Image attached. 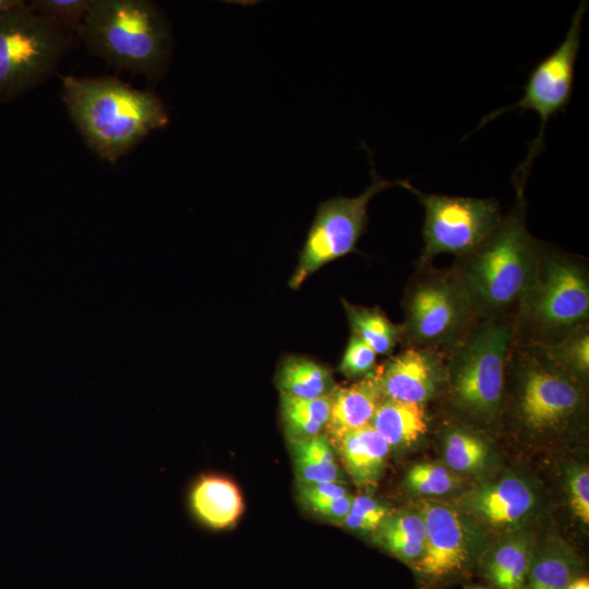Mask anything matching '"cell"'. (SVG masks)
<instances>
[{
    "label": "cell",
    "mask_w": 589,
    "mask_h": 589,
    "mask_svg": "<svg viewBox=\"0 0 589 589\" xmlns=\"http://www.w3.org/2000/svg\"><path fill=\"white\" fill-rule=\"evenodd\" d=\"M425 527L422 556L411 567L425 588H436L466 574L473 552L466 524L454 508L423 501L420 513Z\"/></svg>",
    "instance_id": "cell-12"
},
{
    "label": "cell",
    "mask_w": 589,
    "mask_h": 589,
    "mask_svg": "<svg viewBox=\"0 0 589 589\" xmlns=\"http://www.w3.org/2000/svg\"><path fill=\"white\" fill-rule=\"evenodd\" d=\"M376 543L411 567L422 556L425 527L421 515L387 516L375 530Z\"/></svg>",
    "instance_id": "cell-21"
},
{
    "label": "cell",
    "mask_w": 589,
    "mask_h": 589,
    "mask_svg": "<svg viewBox=\"0 0 589 589\" xmlns=\"http://www.w3.org/2000/svg\"><path fill=\"white\" fill-rule=\"evenodd\" d=\"M384 398L424 405L446 382L445 353L425 347H408L376 368Z\"/></svg>",
    "instance_id": "cell-13"
},
{
    "label": "cell",
    "mask_w": 589,
    "mask_h": 589,
    "mask_svg": "<svg viewBox=\"0 0 589 589\" xmlns=\"http://www.w3.org/2000/svg\"><path fill=\"white\" fill-rule=\"evenodd\" d=\"M587 8V1L579 3L561 45L540 61L530 73L522 97L513 105L491 112L481 123L484 125L497 116L518 108L522 111L532 110L539 116L540 131L531 144L526 160L516 172L515 183L525 184L532 160L541 148L549 119L564 110L569 104L580 46L581 22Z\"/></svg>",
    "instance_id": "cell-11"
},
{
    "label": "cell",
    "mask_w": 589,
    "mask_h": 589,
    "mask_svg": "<svg viewBox=\"0 0 589 589\" xmlns=\"http://www.w3.org/2000/svg\"><path fill=\"white\" fill-rule=\"evenodd\" d=\"M589 277L582 259L541 242L534 278L514 318L515 337L551 344L588 324Z\"/></svg>",
    "instance_id": "cell-5"
},
{
    "label": "cell",
    "mask_w": 589,
    "mask_h": 589,
    "mask_svg": "<svg viewBox=\"0 0 589 589\" xmlns=\"http://www.w3.org/2000/svg\"><path fill=\"white\" fill-rule=\"evenodd\" d=\"M23 2L24 1L22 0H0V12L16 7Z\"/></svg>",
    "instance_id": "cell-36"
},
{
    "label": "cell",
    "mask_w": 589,
    "mask_h": 589,
    "mask_svg": "<svg viewBox=\"0 0 589 589\" xmlns=\"http://www.w3.org/2000/svg\"><path fill=\"white\" fill-rule=\"evenodd\" d=\"M569 501L574 515L582 522H589V471L587 467L576 468L568 478Z\"/></svg>",
    "instance_id": "cell-32"
},
{
    "label": "cell",
    "mask_w": 589,
    "mask_h": 589,
    "mask_svg": "<svg viewBox=\"0 0 589 589\" xmlns=\"http://www.w3.org/2000/svg\"><path fill=\"white\" fill-rule=\"evenodd\" d=\"M276 383L280 395L303 399L328 396L336 387L327 366L308 358L293 356L280 362Z\"/></svg>",
    "instance_id": "cell-20"
},
{
    "label": "cell",
    "mask_w": 589,
    "mask_h": 589,
    "mask_svg": "<svg viewBox=\"0 0 589 589\" xmlns=\"http://www.w3.org/2000/svg\"><path fill=\"white\" fill-rule=\"evenodd\" d=\"M387 516L386 507L376 500L359 495L352 497L350 509L341 522L351 530L368 532L375 531Z\"/></svg>",
    "instance_id": "cell-31"
},
{
    "label": "cell",
    "mask_w": 589,
    "mask_h": 589,
    "mask_svg": "<svg viewBox=\"0 0 589 589\" xmlns=\"http://www.w3.org/2000/svg\"><path fill=\"white\" fill-rule=\"evenodd\" d=\"M376 353L357 335L351 334L339 364L348 378L365 377L376 369Z\"/></svg>",
    "instance_id": "cell-30"
},
{
    "label": "cell",
    "mask_w": 589,
    "mask_h": 589,
    "mask_svg": "<svg viewBox=\"0 0 589 589\" xmlns=\"http://www.w3.org/2000/svg\"><path fill=\"white\" fill-rule=\"evenodd\" d=\"M456 477L444 466L418 464L409 469L406 482L410 490L422 495H442L454 489Z\"/></svg>",
    "instance_id": "cell-28"
},
{
    "label": "cell",
    "mask_w": 589,
    "mask_h": 589,
    "mask_svg": "<svg viewBox=\"0 0 589 589\" xmlns=\"http://www.w3.org/2000/svg\"><path fill=\"white\" fill-rule=\"evenodd\" d=\"M531 560L530 541L524 536L514 537L485 555L482 576L494 589H525Z\"/></svg>",
    "instance_id": "cell-19"
},
{
    "label": "cell",
    "mask_w": 589,
    "mask_h": 589,
    "mask_svg": "<svg viewBox=\"0 0 589 589\" xmlns=\"http://www.w3.org/2000/svg\"><path fill=\"white\" fill-rule=\"evenodd\" d=\"M345 468L357 485H376L389 453V445L368 424L346 434L337 444Z\"/></svg>",
    "instance_id": "cell-17"
},
{
    "label": "cell",
    "mask_w": 589,
    "mask_h": 589,
    "mask_svg": "<svg viewBox=\"0 0 589 589\" xmlns=\"http://www.w3.org/2000/svg\"><path fill=\"white\" fill-rule=\"evenodd\" d=\"M92 0H34L29 8L46 15L72 33H77Z\"/></svg>",
    "instance_id": "cell-29"
},
{
    "label": "cell",
    "mask_w": 589,
    "mask_h": 589,
    "mask_svg": "<svg viewBox=\"0 0 589 589\" xmlns=\"http://www.w3.org/2000/svg\"><path fill=\"white\" fill-rule=\"evenodd\" d=\"M332 394L313 399L280 395V412L286 434L291 442L311 438L326 429Z\"/></svg>",
    "instance_id": "cell-23"
},
{
    "label": "cell",
    "mask_w": 589,
    "mask_h": 589,
    "mask_svg": "<svg viewBox=\"0 0 589 589\" xmlns=\"http://www.w3.org/2000/svg\"><path fill=\"white\" fill-rule=\"evenodd\" d=\"M365 190L353 197L335 196L322 202L315 213L298 265L289 280L292 289L322 266L352 252L368 225V206L378 193L399 185V180L382 178L374 168Z\"/></svg>",
    "instance_id": "cell-10"
},
{
    "label": "cell",
    "mask_w": 589,
    "mask_h": 589,
    "mask_svg": "<svg viewBox=\"0 0 589 589\" xmlns=\"http://www.w3.org/2000/svg\"><path fill=\"white\" fill-rule=\"evenodd\" d=\"M399 185L411 191L424 209L422 264H430L440 254L459 257L469 253L503 220L495 199L424 193L405 180H399Z\"/></svg>",
    "instance_id": "cell-9"
},
{
    "label": "cell",
    "mask_w": 589,
    "mask_h": 589,
    "mask_svg": "<svg viewBox=\"0 0 589 589\" xmlns=\"http://www.w3.org/2000/svg\"><path fill=\"white\" fill-rule=\"evenodd\" d=\"M73 34L25 1L0 12V103L48 79L73 45Z\"/></svg>",
    "instance_id": "cell-6"
},
{
    "label": "cell",
    "mask_w": 589,
    "mask_h": 589,
    "mask_svg": "<svg viewBox=\"0 0 589 589\" xmlns=\"http://www.w3.org/2000/svg\"><path fill=\"white\" fill-rule=\"evenodd\" d=\"M404 309V337L410 346L444 353L477 320L453 269H436L422 263L407 288Z\"/></svg>",
    "instance_id": "cell-7"
},
{
    "label": "cell",
    "mask_w": 589,
    "mask_h": 589,
    "mask_svg": "<svg viewBox=\"0 0 589 589\" xmlns=\"http://www.w3.org/2000/svg\"><path fill=\"white\" fill-rule=\"evenodd\" d=\"M351 501L352 496L348 494L341 497L312 502L305 506L328 520L341 522L350 509Z\"/></svg>",
    "instance_id": "cell-34"
},
{
    "label": "cell",
    "mask_w": 589,
    "mask_h": 589,
    "mask_svg": "<svg viewBox=\"0 0 589 589\" xmlns=\"http://www.w3.org/2000/svg\"><path fill=\"white\" fill-rule=\"evenodd\" d=\"M579 570L580 562L569 548L550 544L532 555L525 589H565Z\"/></svg>",
    "instance_id": "cell-22"
},
{
    "label": "cell",
    "mask_w": 589,
    "mask_h": 589,
    "mask_svg": "<svg viewBox=\"0 0 589 589\" xmlns=\"http://www.w3.org/2000/svg\"><path fill=\"white\" fill-rule=\"evenodd\" d=\"M351 334L357 335L376 354L390 353L404 337V325L393 323L377 308L353 305L342 301Z\"/></svg>",
    "instance_id": "cell-24"
},
{
    "label": "cell",
    "mask_w": 589,
    "mask_h": 589,
    "mask_svg": "<svg viewBox=\"0 0 589 589\" xmlns=\"http://www.w3.org/2000/svg\"><path fill=\"white\" fill-rule=\"evenodd\" d=\"M188 505L195 520L213 530L229 528L243 509L237 485L216 474H204L193 482L188 493Z\"/></svg>",
    "instance_id": "cell-16"
},
{
    "label": "cell",
    "mask_w": 589,
    "mask_h": 589,
    "mask_svg": "<svg viewBox=\"0 0 589 589\" xmlns=\"http://www.w3.org/2000/svg\"><path fill=\"white\" fill-rule=\"evenodd\" d=\"M370 424L389 447L410 446L428 431L424 405L386 398L378 405Z\"/></svg>",
    "instance_id": "cell-18"
},
{
    "label": "cell",
    "mask_w": 589,
    "mask_h": 589,
    "mask_svg": "<svg viewBox=\"0 0 589 589\" xmlns=\"http://www.w3.org/2000/svg\"><path fill=\"white\" fill-rule=\"evenodd\" d=\"M383 399L376 369L351 385L335 387L326 436L337 444L346 434L370 424Z\"/></svg>",
    "instance_id": "cell-15"
},
{
    "label": "cell",
    "mask_w": 589,
    "mask_h": 589,
    "mask_svg": "<svg viewBox=\"0 0 589 589\" xmlns=\"http://www.w3.org/2000/svg\"><path fill=\"white\" fill-rule=\"evenodd\" d=\"M466 589H494V588L484 587V586H470V587H467Z\"/></svg>",
    "instance_id": "cell-37"
},
{
    "label": "cell",
    "mask_w": 589,
    "mask_h": 589,
    "mask_svg": "<svg viewBox=\"0 0 589 589\" xmlns=\"http://www.w3.org/2000/svg\"><path fill=\"white\" fill-rule=\"evenodd\" d=\"M565 589H589V579L585 576L577 577Z\"/></svg>",
    "instance_id": "cell-35"
},
{
    "label": "cell",
    "mask_w": 589,
    "mask_h": 589,
    "mask_svg": "<svg viewBox=\"0 0 589 589\" xmlns=\"http://www.w3.org/2000/svg\"><path fill=\"white\" fill-rule=\"evenodd\" d=\"M61 82L64 104L87 146L112 164L169 122L155 93L117 77L61 76Z\"/></svg>",
    "instance_id": "cell-2"
},
{
    "label": "cell",
    "mask_w": 589,
    "mask_h": 589,
    "mask_svg": "<svg viewBox=\"0 0 589 589\" xmlns=\"http://www.w3.org/2000/svg\"><path fill=\"white\" fill-rule=\"evenodd\" d=\"M290 444L296 474L301 483L340 482L333 445L326 434Z\"/></svg>",
    "instance_id": "cell-25"
},
{
    "label": "cell",
    "mask_w": 589,
    "mask_h": 589,
    "mask_svg": "<svg viewBox=\"0 0 589 589\" xmlns=\"http://www.w3.org/2000/svg\"><path fill=\"white\" fill-rule=\"evenodd\" d=\"M349 493L340 482L301 483L299 496L304 505L312 502L341 497Z\"/></svg>",
    "instance_id": "cell-33"
},
{
    "label": "cell",
    "mask_w": 589,
    "mask_h": 589,
    "mask_svg": "<svg viewBox=\"0 0 589 589\" xmlns=\"http://www.w3.org/2000/svg\"><path fill=\"white\" fill-rule=\"evenodd\" d=\"M536 497L530 486L516 477L483 485L464 497V506L478 518L494 526L512 525L533 508Z\"/></svg>",
    "instance_id": "cell-14"
},
{
    "label": "cell",
    "mask_w": 589,
    "mask_h": 589,
    "mask_svg": "<svg viewBox=\"0 0 589 589\" xmlns=\"http://www.w3.org/2000/svg\"><path fill=\"white\" fill-rule=\"evenodd\" d=\"M88 51L117 70L158 81L172 50L170 25L147 0H92L77 32Z\"/></svg>",
    "instance_id": "cell-3"
},
{
    "label": "cell",
    "mask_w": 589,
    "mask_h": 589,
    "mask_svg": "<svg viewBox=\"0 0 589 589\" xmlns=\"http://www.w3.org/2000/svg\"><path fill=\"white\" fill-rule=\"evenodd\" d=\"M514 336V318L480 317L445 351V383L460 411L484 421L497 416Z\"/></svg>",
    "instance_id": "cell-4"
},
{
    "label": "cell",
    "mask_w": 589,
    "mask_h": 589,
    "mask_svg": "<svg viewBox=\"0 0 589 589\" xmlns=\"http://www.w3.org/2000/svg\"><path fill=\"white\" fill-rule=\"evenodd\" d=\"M508 363L518 374L516 410L526 429L537 433L556 431L578 414L582 406L578 382L541 345L514 336Z\"/></svg>",
    "instance_id": "cell-8"
},
{
    "label": "cell",
    "mask_w": 589,
    "mask_h": 589,
    "mask_svg": "<svg viewBox=\"0 0 589 589\" xmlns=\"http://www.w3.org/2000/svg\"><path fill=\"white\" fill-rule=\"evenodd\" d=\"M489 454L486 443L476 433L454 429L446 434L444 457L449 469L472 472L481 469Z\"/></svg>",
    "instance_id": "cell-27"
},
{
    "label": "cell",
    "mask_w": 589,
    "mask_h": 589,
    "mask_svg": "<svg viewBox=\"0 0 589 589\" xmlns=\"http://www.w3.org/2000/svg\"><path fill=\"white\" fill-rule=\"evenodd\" d=\"M497 228L450 267L462 285L477 318H515L534 278L541 242L526 225L524 189Z\"/></svg>",
    "instance_id": "cell-1"
},
{
    "label": "cell",
    "mask_w": 589,
    "mask_h": 589,
    "mask_svg": "<svg viewBox=\"0 0 589 589\" xmlns=\"http://www.w3.org/2000/svg\"><path fill=\"white\" fill-rule=\"evenodd\" d=\"M549 357L576 382L589 373V328L585 324L562 338L541 345Z\"/></svg>",
    "instance_id": "cell-26"
}]
</instances>
